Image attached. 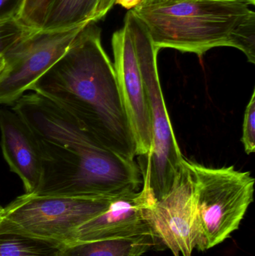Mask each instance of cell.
Wrapping results in <instances>:
<instances>
[{"label":"cell","mask_w":255,"mask_h":256,"mask_svg":"<svg viewBox=\"0 0 255 256\" xmlns=\"http://www.w3.org/2000/svg\"><path fill=\"white\" fill-rule=\"evenodd\" d=\"M63 245L12 233H0V256H59Z\"/></svg>","instance_id":"14"},{"label":"cell","mask_w":255,"mask_h":256,"mask_svg":"<svg viewBox=\"0 0 255 256\" xmlns=\"http://www.w3.org/2000/svg\"><path fill=\"white\" fill-rule=\"evenodd\" d=\"M232 48L242 51L250 63H255V13L241 22L232 37Z\"/></svg>","instance_id":"15"},{"label":"cell","mask_w":255,"mask_h":256,"mask_svg":"<svg viewBox=\"0 0 255 256\" xmlns=\"http://www.w3.org/2000/svg\"><path fill=\"white\" fill-rule=\"evenodd\" d=\"M3 156L23 183L25 194H34L40 184L42 161L35 136L25 122L13 110L0 109Z\"/></svg>","instance_id":"11"},{"label":"cell","mask_w":255,"mask_h":256,"mask_svg":"<svg viewBox=\"0 0 255 256\" xmlns=\"http://www.w3.org/2000/svg\"><path fill=\"white\" fill-rule=\"evenodd\" d=\"M157 244L149 236L74 242L63 245L59 256H142Z\"/></svg>","instance_id":"12"},{"label":"cell","mask_w":255,"mask_h":256,"mask_svg":"<svg viewBox=\"0 0 255 256\" xmlns=\"http://www.w3.org/2000/svg\"><path fill=\"white\" fill-rule=\"evenodd\" d=\"M133 10L156 48L199 57L213 48H232L235 30L253 12L241 0H166Z\"/></svg>","instance_id":"3"},{"label":"cell","mask_w":255,"mask_h":256,"mask_svg":"<svg viewBox=\"0 0 255 256\" xmlns=\"http://www.w3.org/2000/svg\"><path fill=\"white\" fill-rule=\"evenodd\" d=\"M48 0H25L17 20L33 30L41 28L44 20Z\"/></svg>","instance_id":"16"},{"label":"cell","mask_w":255,"mask_h":256,"mask_svg":"<svg viewBox=\"0 0 255 256\" xmlns=\"http://www.w3.org/2000/svg\"><path fill=\"white\" fill-rule=\"evenodd\" d=\"M241 1L244 2L248 4H252V6H255V0H241Z\"/></svg>","instance_id":"24"},{"label":"cell","mask_w":255,"mask_h":256,"mask_svg":"<svg viewBox=\"0 0 255 256\" xmlns=\"http://www.w3.org/2000/svg\"><path fill=\"white\" fill-rule=\"evenodd\" d=\"M243 144L247 154L254 153L255 150V91L253 90L251 99L247 105L244 114L243 126Z\"/></svg>","instance_id":"18"},{"label":"cell","mask_w":255,"mask_h":256,"mask_svg":"<svg viewBox=\"0 0 255 256\" xmlns=\"http://www.w3.org/2000/svg\"><path fill=\"white\" fill-rule=\"evenodd\" d=\"M115 0H100L95 16H94V22H97L100 20L103 19L108 12L112 8L115 4Z\"/></svg>","instance_id":"20"},{"label":"cell","mask_w":255,"mask_h":256,"mask_svg":"<svg viewBox=\"0 0 255 256\" xmlns=\"http://www.w3.org/2000/svg\"><path fill=\"white\" fill-rule=\"evenodd\" d=\"M113 196L25 194L3 208L0 233L68 244L79 227L106 212Z\"/></svg>","instance_id":"6"},{"label":"cell","mask_w":255,"mask_h":256,"mask_svg":"<svg viewBox=\"0 0 255 256\" xmlns=\"http://www.w3.org/2000/svg\"><path fill=\"white\" fill-rule=\"evenodd\" d=\"M4 58H3L2 56H0V73H1V70L4 68Z\"/></svg>","instance_id":"23"},{"label":"cell","mask_w":255,"mask_h":256,"mask_svg":"<svg viewBox=\"0 0 255 256\" xmlns=\"http://www.w3.org/2000/svg\"><path fill=\"white\" fill-rule=\"evenodd\" d=\"M3 208L0 206V221H1V215H2Z\"/></svg>","instance_id":"25"},{"label":"cell","mask_w":255,"mask_h":256,"mask_svg":"<svg viewBox=\"0 0 255 256\" xmlns=\"http://www.w3.org/2000/svg\"><path fill=\"white\" fill-rule=\"evenodd\" d=\"M25 0H0V22L17 19Z\"/></svg>","instance_id":"19"},{"label":"cell","mask_w":255,"mask_h":256,"mask_svg":"<svg viewBox=\"0 0 255 256\" xmlns=\"http://www.w3.org/2000/svg\"><path fill=\"white\" fill-rule=\"evenodd\" d=\"M124 25L128 28L134 44L152 129L151 152L146 156L138 158V166L142 177V189L155 202L172 189L184 156L175 137L162 91L157 67L160 50L154 46L145 24L133 9L126 14Z\"/></svg>","instance_id":"4"},{"label":"cell","mask_w":255,"mask_h":256,"mask_svg":"<svg viewBox=\"0 0 255 256\" xmlns=\"http://www.w3.org/2000/svg\"><path fill=\"white\" fill-rule=\"evenodd\" d=\"M100 0H48L42 30H65L94 21Z\"/></svg>","instance_id":"13"},{"label":"cell","mask_w":255,"mask_h":256,"mask_svg":"<svg viewBox=\"0 0 255 256\" xmlns=\"http://www.w3.org/2000/svg\"><path fill=\"white\" fill-rule=\"evenodd\" d=\"M194 188L197 219L196 249L208 250L239 228L253 202L255 178L234 166L211 168L186 160Z\"/></svg>","instance_id":"5"},{"label":"cell","mask_w":255,"mask_h":256,"mask_svg":"<svg viewBox=\"0 0 255 256\" xmlns=\"http://www.w3.org/2000/svg\"><path fill=\"white\" fill-rule=\"evenodd\" d=\"M153 202L143 189L114 196L106 212L76 230L71 243L139 236L154 238L145 214V208Z\"/></svg>","instance_id":"10"},{"label":"cell","mask_w":255,"mask_h":256,"mask_svg":"<svg viewBox=\"0 0 255 256\" xmlns=\"http://www.w3.org/2000/svg\"><path fill=\"white\" fill-rule=\"evenodd\" d=\"M112 46L115 76L134 137L136 156H145L152 147L149 106L134 44L125 25L114 32Z\"/></svg>","instance_id":"9"},{"label":"cell","mask_w":255,"mask_h":256,"mask_svg":"<svg viewBox=\"0 0 255 256\" xmlns=\"http://www.w3.org/2000/svg\"><path fill=\"white\" fill-rule=\"evenodd\" d=\"M141 0H115V4H119L124 8L132 10L140 4Z\"/></svg>","instance_id":"21"},{"label":"cell","mask_w":255,"mask_h":256,"mask_svg":"<svg viewBox=\"0 0 255 256\" xmlns=\"http://www.w3.org/2000/svg\"><path fill=\"white\" fill-rule=\"evenodd\" d=\"M187 159L165 196L145 208L153 237L175 256H192L198 240L194 188Z\"/></svg>","instance_id":"8"},{"label":"cell","mask_w":255,"mask_h":256,"mask_svg":"<svg viewBox=\"0 0 255 256\" xmlns=\"http://www.w3.org/2000/svg\"><path fill=\"white\" fill-rule=\"evenodd\" d=\"M88 24L65 30H33L13 44L2 55L0 104H13L23 96L63 56Z\"/></svg>","instance_id":"7"},{"label":"cell","mask_w":255,"mask_h":256,"mask_svg":"<svg viewBox=\"0 0 255 256\" xmlns=\"http://www.w3.org/2000/svg\"><path fill=\"white\" fill-rule=\"evenodd\" d=\"M31 30L33 28L25 26L17 19L0 22V56Z\"/></svg>","instance_id":"17"},{"label":"cell","mask_w":255,"mask_h":256,"mask_svg":"<svg viewBox=\"0 0 255 256\" xmlns=\"http://www.w3.org/2000/svg\"><path fill=\"white\" fill-rule=\"evenodd\" d=\"M12 110L32 131L42 161L38 196H112L138 191L139 166L102 146L64 110L49 99L28 93Z\"/></svg>","instance_id":"1"},{"label":"cell","mask_w":255,"mask_h":256,"mask_svg":"<svg viewBox=\"0 0 255 256\" xmlns=\"http://www.w3.org/2000/svg\"><path fill=\"white\" fill-rule=\"evenodd\" d=\"M164 1H166V0H141L139 6H151V4H157V3L163 2Z\"/></svg>","instance_id":"22"},{"label":"cell","mask_w":255,"mask_h":256,"mask_svg":"<svg viewBox=\"0 0 255 256\" xmlns=\"http://www.w3.org/2000/svg\"><path fill=\"white\" fill-rule=\"evenodd\" d=\"M96 22L85 25L63 56L28 90L64 110L106 148L134 160V137Z\"/></svg>","instance_id":"2"}]
</instances>
